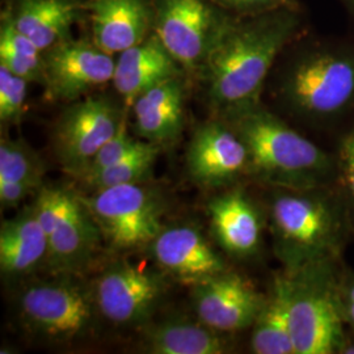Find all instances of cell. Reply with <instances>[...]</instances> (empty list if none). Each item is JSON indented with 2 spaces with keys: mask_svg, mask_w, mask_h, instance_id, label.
Instances as JSON below:
<instances>
[{
  "mask_svg": "<svg viewBox=\"0 0 354 354\" xmlns=\"http://www.w3.org/2000/svg\"><path fill=\"white\" fill-rule=\"evenodd\" d=\"M266 298L248 279L230 269L192 286L198 320L223 333L251 328Z\"/></svg>",
  "mask_w": 354,
  "mask_h": 354,
  "instance_id": "cell-14",
  "label": "cell"
},
{
  "mask_svg": "<svg viewBox=\"0 0 354 354\" xmlns=\"http://www.w3.org/2000/svg\"><path fill=\"white\" fill-rule=\"evenodd\" d=\"M221 118L245 143L250 158L248 177L256 183L283 189L333 185L332 150L328 151L307 138L263 102L230 112Z\"/></svg>",
  "mask_w": 354,
  "mask_h": 354,
  "instance_id": "cell-3",
  "label": "cell"
},
{
  "mask_svg": "<svg viewBox=\"0 0 354 354\" xmlns=\"http://www.w3.org/2000/svg\"><path fill=\"white\" fill-rule=\"evenodd\" d=\"M269 190L268 230L283 272L292 273L317 261L342 259L353 231L333 185Z\"/></svg>",
  "mask_w": 354,
  "mask_h": 354,
  "instance_id": "cell-4",
  "label": "cell"
},
{
  "mask_svg": "<svg viewBox=\"0 0 354 354\" xmlns=\"http://www.w3.org/2000/svg\"><path fill=\"white\" fill-rule=\"evenodd\" d=\"M185 73L152 30L142 42L118 54L112 83L125 106L130 108L147 89Z\"/></svg>",
  "mask_w": 354,
  "mask_h": 354,
  "instance_id": "cell-18",
  "label": "cell"
},
{
  "mask_svg": "<svg viewBox=\"0 0 354 354\" xmlns=\"http://www.w3.org/2000/svg\"><path fill=\"white\" fill-rule=\"evenodd\" d=\"M48 236L32 206L1 223L0 269L8 277H20L46 264Z\"/></svg>",
  "mask_w": 354,
  "mask_h": 354,
  "instance_id": "cell-21",
  "label": "cell"
},
{
  "mask_svg": "<svg viewBox=\"0 0 354 354\" xmlns=\"http://www.w3.org/2000/svg\"><path fill=\"white\" fill-rule=\"evenodd\" d=\"M33 207L48 236V268L64 276L82 272L91 263L102 232L79 194L42 187Z\"/></svg>",
  "mask_w": 354,
  "mask_h": 354,
  "instance_id": "cell-7",
  "label": "cell"
},
{
  "mask_svg": "<svg viewBox=\"0 0 354 354\" xmlns=\"http://www.w3.org/2000/svg\"><path fill=\"white\" fill-rule=\"evenodd\" d=\"M29 82L0 64V121L19 124L26 113Z\"/></svg>",
  "mask_w": 354,
  "mask_h": 354,
  "instance_id": "cell-28",
  "label": "cell"
},
{
  "mask_svg": "<svg viewBox=\"0 0 354 354\" xmlns=\"http://www.w3.org/2000/svg\"><path fill=\"white\" fill-rule=\"evenodd\" d=\"M337 1L342 4L344 10L349 13L351 17L354 20V0H337Z\"/></svg>",
  "mask_w": 354,
  "mask_h": 354,
  "instance_id": "cell-34",
  "label": "cell"
},
{
  "mask_svg": "<svg viewBox=\"0 0 354 354\" xmlns=\"http://www.w3.org/2000/svg\"><path fill=\"white\" fill-rule=\"evenodd\" d=\"M153 33L189 74L203 71L236 21L213 0H151Z\"/></svg>",
  "mask_w": 354,
  "mask_h": 354,
  "instance_id": "cell-6",
  "label": "cell"
},
{
  "mask_svg": "<svg viewBox=\"0 0 354 354\" xmlns=\"http://www.w3.org/2000/svg\"><path fill=\"white\" fill-rule=\"evenodd\" d=\"M216 6L228 13L244 17L270 12L279 8L301 7V0H213Z\"/></svg>",
  "mask_w": 354,
  "mask_h": 354,
  "instance_id": "cell-30",
  "label": "cell"
},
{
  "mask_svg": "<svg viewBox=\"0 0 354 354\" xmlns=\"http://www.w3.org/2000/svg\"><path fill=\"white\" fill-rule=\"evenodd\" d=\"M226 335L201 320H168L147 332L146 349L152 354L227 353L231 346Z\"/></svg>",
  "mask_w": 354,
  "mask_h": 354,
  "instance_id": "cell-22",
  "label": "cell"
},
{
  "mask_svg": "<svg viewBox=\"0 0 354 354\" xmlns=\"http://www.w3.org/2000/svg\"><path fill=\"white\" fill-rule=\"evenodd\" d=\"M95 298L68 281L36 282L23 290L19 308L26 326L53 342L82 336L93 319Z\"/></svg>",
  "mask_w": 354,
  "mask_h": 354,
  "instance_id": "cell-10",
  "label": "cell"
},
{
  "mask_svg": "<svg viewBox=\"0 0 354 354\" xmlns=\"http://www.w3.org/2000/svg\"><path fill=\"white\" fill-rule=\"evenodd\" d=\"M185 102V74L169 77L147 89L130 106L136 133L158 145L176 140L184 129Z\"/></svg>",
  "mask_w": 354,
  "mask_h": 354,
  "instance_id": "cell-19",
  "label": "cell"
},
{
  "mask_svg": "<svg viewBox=\"0 0 354 354\" xmlns=\"http://www.w3.org/2000/svg\"><path fill=\"white\" fill-rule=\"evenodd\" d=\"M0 64L29 83L45 86L44 51L21 33L6 12L0 13Z\"/></svg>",
  "mask_w": 354,
  "mask_h": 354,
  "instance_id": "cell-24",
  "label": "cell"
},
{
  "mask_svg": "<svg viewBox=\"0 0 354 354\" xmlns=\"http://www.w3.org/2000/svg\"><path fill=\"white\" fill-rule=\"evenodd\" d=\"M150 248L156 266L190 288L228 269L203 234L192 226L163 228Z\"/></svg>",
  "mask_w": 354,
  "mask_h": 354,
  "instance_id": "cell-16",
  "label": "cell"
},
{
  "mask_svg": "<svg viewBox=\"0 0 354 354\" xmlns=\"http://www.w3.org/2000/svg\"><path fill=\"white\" fill-rule=\"evenodd\" d=\"M335 159V183L346 209L354 235V121L337 133L332 150Z\"/></svg>",
  "mask_w": 354,
  "mask_h": 354,
  "instance_id": "cell-27",
  "label": "cell"
},
{
  "mask_svg": "<svg viewBox=\"0 0 354 354\" xmlns=\"http://www.w3.org/2000/svg\"><path fill=\"white\" fill-rule=\"evenodd\" d=\"M36 188L23 183H0V203L1 207H16L23 203L26 197L35 192Z\"/></svg>",
  "mask_w": 354,
  "mask_h": 354,
  "instance_id": "cell-32",
  "label": "cell"
},
{
  "mask_svg": "<svg viewBox=\"0 0 354 354\" xmlns=\"http://www.w3.org/2000/svg\"><path fill=\"white\" fill-rule=\"evenodd\" d=\"M1 11L39 50L46 51L73 37V28L86 17V0H6Z\"/></svg>",
  "mask_w": 354,
  "mask_h": 354,
  "instance_id": "cell-20",
  "label": "cell"
},
{
  "mask_svg": "<svg viewBox=\"0 0 354 354\" xmlns=\"http://www.w3.org/2000/svg\"><path fill=\"white\" fill-rule=\"evenodd\" d=\"M187 165L194 183L205 188H231L248 177V150L228 122L214 117L194 131Z\"/></svg>",
  "mask_w": 354,
  "mask_h": 354,
  "instance_id": "cell-12",
  "label": "cell"
},
{
  "mask_svg": "<svg viewBox=\"0 0 354 354\" xmlns=\"http://www.w3.org/2000/svg\"><path fill=\"white\" fill-rule=\"evenodd\" d=\"M250 345L254 354H295L279 274L273 279L264 306L251 327Z\"/></svg>",
  "mask_w": 354,
  "mask_h": 354,
  "instance_id": "cell-23",
  "label": "cell"
},
{
  "mask_svg": "<svg viewBox=\"0 0 354 354\" xmlns=\"http://www.w3.org/2000/svg\"><path fill=\"white\" fill-rule=\"evenodd\" d=\"M79 196L105 241L118 251L150 245L165 228L163 206L151 190L140 184L117 185Z\"/></svg>",
  "mask_w": 354,
  "mask_h": 354,
  "instance_id": "cell-8",
  "label": "cell"
},
{
  "mask_svg": "<svg viewBox=\"0 0 354 354\" xmlns=\"http://www.w3.org/2000/svg\"><path fill=\"white\" fill-rule=\"evenodd\" d=\"M44 61L45 93L54 102H76L113 80L114 55L92 39H64L44 51Z\"/></svg>",
  "mask_w": 354,
  "mask_h": 354,
  "instance_id": "cell-11",
  "label": "cell"
},
{
  "mask_svg": "<svg viewBox=\"0 0 354 354\" xmlns=\"http://www.w3.org/2000/svg\"><path fill=\"white\" fill-rule=\"evenodd\" d=\"M127 121L122 108L105 96H86L70 105L54 127V151L66 172L80 178L95 155Z\"/></svg>",
  "mask_w": 354,
  "mask_h": 354,
  "instance_id": "cell-9",
  "label": "cell"
},
{
  "mask_svg": "<svg viewBox=\"0 0 354 354\" xmlns=\"http://www.w3.org/2000/svg\"><path fill=\"white\" fill-rule=\"evenodd\" d=\"M340 354H354V339L348 335Z\"/></svg>",
  "mask_w": 354,
  "mask_h": 354,
  "instance_id": "cell-33",
  "label": "cell"
},
{
  "mask_svg": "<svg viewBox=\"0 0 354 354\" xmlns=\"http://www.w3.org/2000/svg\"><path fill=\"white\" fill-rule=\"evenodd\" d=\"M91 39L102 51L118 55L152 32L151 0H86Z\"/></svg>",
  "mask_w": 354,
  "mask_h": 354,
  "instance_id": "cell-17",
  "label": "cell"
},
{
  "mask_svg": "<svg viewBox=\"0 0 354 354\" xmlns=\"http://www.w3.org/2000/svg\"><path fill=\"white\" fill-rule=\"evenodd\" d=\"M339 299L346 328L354 332V270L342 266L339 279Z\"/></svg>",
  "mask_w": 354,
  "mask_h": 354,
  "instance_id": "cell-31",
  "label": "cell"
},
{
  "mask_svg": "<svg viewBox=\"0 0 354 354\" xmlns=\"http://www.w3.org/2000/svg\"><path fill=\"white\" fill-rule=\"evenodd\" d=\"M44 168L35 151L23 140H0V183H23L39 190Z\"/></svg>",
  "mask_w": 354,
  "mask_h": 354,
  "instance_id": "cell-26",
  "label": "cell"
},
{
  "mask_svg": "<svg viewBox=\"0 0 354 354\" xmlns=\"http://www.w3.org/2000/svg\"><path fill=\"white\" fill-rule=\"evenodd\" d=\"M138 142L140 140H134L127 133V121H125L113 138L108 140L100 149V151L95 155V158L92 159V162L89 165L88 169L79 180L96 175V174L102 172V169L115 165L122 158H125L129 152L133 151L136 149V146L138 145Z\"/></svg>",
  "mask_w": 354,
  "mask_h": 354,
  "instance_id": "cell-29",
  "label": "cell"
},
{
  "mask_svg": "<svg viewBox=\"0 0 354 354\" xmlns=\"http://www.w3.org/2000/svg\"><path fill=\"white\" fill-rule=\"evenodd\" d=\"M304 32L302 7L238 17L200 73L215 117L261 102L279 55Z\"/></svg>",
  "mask_w": 354,
  "mask_h": 354,
  "instance_id": "cell-2",
  "label": "cell"
},
{
  "mask_svg": "<svg viewBox=\"0 0 354 354\" xmlns=\"http://www.w3.org/2000/svg\"><path fill=\"white\" fill-rule=\"evenodd\" d=\"M342 259L281 273L295 354H340L348 337L339 299Z\"/></svg>",
  "mask_w": 354,
  "mask_h": 354,
  "instance_id": "cell-5",
  "label": "cell"
},
{
  "mask_svg": "<svg viewBox=\"0 0 354 354\" xmlns=\"http://www.w3.org/2000/svg\"><path fill=\"white\" fill-rule=\"evenodd\" d=\"M207 213L215 241L225 252L241 260L259 254L268 215L245 190L232 187L215 196Z\"/></svg>",
  "mask_w": 354,
  "mask_h": 354,
  "instance_id": "cell-15",
  "label": "cell"
},
{
  "mask_svg": "<svg viewBox=\"0 0 354 354\" xmlns=\"http://www.w3.org/2000/svg\"><path fill=\"white\" fill-rule=\"evenodd\" d=\"M274 97L311 130H342L354 115V39L307 32L282 51L274 66Z\"/></svg>",
  "mask_w": 354,
  "mask_h": 354,
  "instance_id": "cell-1",
  "label": "cell"
},
{
  "mask_svg": "<svg viewBox=\"0 0 354 354\" xmlns=\"http://www.w3.org/2000/svg\"><path fill=\"white\" fill-rule=\"evenodd\" d=\"M165 282L143 264L118 261L97 279L93 298L104 317L115 324L143 323L159 302Z\"/></svg>",
  "mask_w": 354,
  "mask_h": 354,
  "instance_id": "cell-13",
  "label": "cell"
},
{
  "mask_svg": "<svg viewBox=\"0 0 354 354\" xmlns=\"http://www.w3.org/2000/svg\"><path fill=\"white\" fill-rule=\"evenodd\" d=\"M159 150L160 145L149 140H140L136 149L129 152L120 162L102 169V172L96 175L84 177L80 181L92 190L127 184H140V181L151 175Z\"/></svg>",
  "mask_w": 354,
  "mask_h": 354,
  "instance_id": "cell-25",
  "label": "cell"
}]
</instances>
